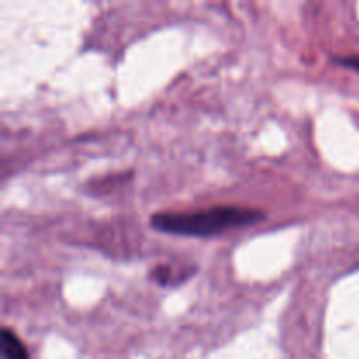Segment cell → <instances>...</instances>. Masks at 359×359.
I'll return each mask as SVG.
<instances>
[{"instance_id": "obj_1", "label": "cell", "mask_w": 359, "mask_h": 359, "mask_svg": "<svg viewBox=\"0 0 359 359\" xmlns=\"http://www.w3.org/2000/svg\"><path fill=\"white\" fill-rule=\"evenodd\" d=\"M265 217L262 210L219 205L196 212H160L151 217V226L161 233L182 237H216L233 228L251 226Z\"/></svg>"}, {"instance_id": "obj_2", "label": "cell", "mask_w": 359, "mask_h": 359, "mask_svg": "<svg viewBox=\"0 0 359 359\" xmlns=\"http://www.w3.org/2000/svg\"><path fill=\"white\" fill-rule=\"evenodd\" d=\"M2 356L4 359H30L21 340L9 328L2 330Z\"/></svg>"}, {"instance_id": "obj_3", "label": "cell", "mask_w": 359, "mask_h": 359, "mask_svg": "<svg viewBox=\"0 0 359 359\" xmlns=\"http://www.w3.org/2000/svg\"><path fill=\"white\" fill-rule=\"evenodd\" d=\"M337 63L344 67H349V69H354L359 72V56H335Z\"/></svg>"}]
</instances>
